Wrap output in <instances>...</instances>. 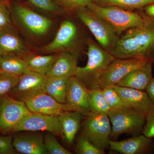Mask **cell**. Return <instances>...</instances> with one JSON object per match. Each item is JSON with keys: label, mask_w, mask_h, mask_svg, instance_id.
Instances as JSON below:
<instances>
[{"label": "cell", "mask_w": 154, "mask_h": 154, "mask_svg": "<svg viewBox=\"0 0 154 154\" xmlns=\"http://www.w3.org/2000/svg\"><path fill=\"white\" fill-rule=\"evenodd\" d=\"M142 15L143 24L127 30L119 37L112 53L116 58H149L150 51L154 44V18L146 14Z\"/></svg>", "instance_id": "1"}, {"label": "cell", "mask_w": 154, "mask_h": 154, "mask_svg": "<svg viewBox=\"0 0 154 154\" xmlns=\"http://www.w3.org/2000/svg\"><path fill=\"white\" fill-rule=\"evenodd\" d=\"M88 46L87 64L84 67L78 66L74 76L90 90L100 88L101 76L116 58L91 39L88 40Z\"/></svg>", "instance_id": "2"}, {"label": "cell", "mask_w": 154, "mask_h": 154, "mask_svg": "<svg viewBox=\"0 0 154 154\" xmlns=\"http://www.w3.org/2000/svg\"><path fill=\"white\" fill-rule=\"evenodd\" d=\"M78 17L90 30L100 46L112 54L119 37L113 27L88 8L77 10Z\"/></svg>", "instance_id": "3"}, {"label": "cell", "mask_w": 154, "mask_h": 154, "mask_svg": "<svg viewBox=\"0 0 154 154\" xmlns=\"http://www.w3.org/2000/svg\"><path fill=\"white\" fill-rule=\"evenodd\" d=\"M88 8L109 23L119 36L124 31L140 26L143 23L142 14L126 11L116 6H100L93 2Z\"/></svg>", "instance_id": "4"}, {"label": "cell", "mask_w": 154, "mask_h": 154, "mask_svg": "<svg viewBox=\"0 0 154 154\" xmlns=\"http://www.w3.org/2000/svg\"><path fill=\"white\" fill-rule=\"evenodd\" d=\"M108 116L112 124L111 137L125 133L142 132L145 123L146 116L130 107L111 109Z\"/></svg>", "instance_id": "5"}, {"label": "cell", "mask_w": 154, "mask_h": 154, "mask_svg": "<svg viewBox=\"0 0 154 154\" xmlns=\"http://www.w3.org/2000/svg\"><path fill=\"white\" fill-rule=\"evenodd\" d=\"M108 115L91 112L82 124L83 134L86 135L94 145L104 149L109 146L111 126Z\"/></svg>", "instance_id": "6"}, {"label": "cell", "mask_w": 154, "mask_h": 154, "mask_svg": "<svg viewBox=\"0 0 154 154\" xmlns=\"http://www.w3.org/2000/svg\"><path fill=\"white\" fill-rule=\"evenodd\" d=\"M151 60L147 57L116 58L101 76L99 88L102 90L106 87L117 85L130 72L141 67Z\"/></svg>", "instance_id": "7"}, {"label": "cell", "mask_w": 154, "mask_h": 154, "mask_svg": "<svg viewBox=\"0 0 154 154\" xmlns=\"http://www.w3.org/2000/svg\"><path fill=\"white\" fill-rule=\"evenodd\" d=\"M31 113L22 101L10 96H3L0 106V131H12Z\"/></svg>", "instance_id": "8"}, {"label": "cell", "mask_w": 154, "mask_h": 154, "mask_svg": "<svg viewBox=\"0 0 154 154\" xmlns=\"http://www.w3.org/2000/svg\"><path fill=\"white\" fill-rule=\"evenodd\" d=\"M47 131L60 136L58 116L31 113L24 118L12 131Z\"/></svg>", "instance_id": "9"}, {"label": "cell", "mask_w": 154, "mask_h": 154, "mask_svg": "<svg viewBox=\"0 0 154 154\" xmlns=\"http://www.w3.org/2000/svg\"><path fill=\"white\" fill-rule=\"evenodd\" d=\"M22 102L33 113L58 116L67 110H74L69 105L59 103L44 92L28 97Z\"/></svg>", "instance_id": "10"}, {"label": "cell", "mask_w": 154, "mask_h": 154, "mask_svg": "<svg viewBox=\"0 0 154 154\" xmlns=\"http://www.w3.org/2000/svg\"><path fill=\"white\" fill-rule=\"evenodd\" d=\"M78 37L76 25L72 21L65 20L61 24L53 40L43 48L42 51L48 54L73 51Z\"/></svg>", "instance_id": "11"}, {"label": "cell", "mask_w": 154, "mask_h": 154, "mask_svg": "<svg viewBox=\"0 0 154 154\" xmlns=\"http://www.w3.org/2000/svg\"><path fill=\"white\" fill-rule=\"evenodd\" d=\"M47 79L45 75L30 71L20 76L18 84L9 94L12 98L23 101L36 94L45 93Z\"/></svg>", "instance_id": "12"}, {"label": "cell", "mask_w": 154, "mask_h": 154, "mask_svg": "<svg viewBox=\"0 0 154 154\" xmlns=\"http://www.w3.org/2000/svg\"><path fill=\"white\" fill-rule=\"evenodd\" d=\"M15 11L19 21L28 30L35 35H44L47 33L52 25L50 19L23 6H16Z\"/></svg>", "instance_id": "13"}, {"label": "cell", "mask_w": 154, "mask_h": 154, "mask_svg": "<svg viewBox=\"0 0 154 154\" xmlns=\"http://www.w3.org/2000/svg\"><path fill=\"white\" fill-rule=\"evenodd\" d=\"M66 104L83 116H86L91 112L89 103L88 90L75 76L70 78Z\"/></svg>", "instance_id": "14"}, {"label": "cell", "mask_w": 154, "mask_h": 154, "mask_svg": "<svg viewBox=\"0 0 154 154\" xmlns=\"http://www.w3.org/2000/svg\"><path fill=\"white\" fill-rule=\"evenodd\" d=\"M128 107L146 115L154 105L146 92L116 85L113 86Z\"/></svg>", "instance_id": "15"}, {"label": "cell", "mask_w": 154, "mask_h": 154, "mask_svg": "<svg viewBox=\"0 0 154 154\" xmlns=\"http://www.w3.org/2000/svg\"><path fill=\"white\" fill-rule=\"evenodd\" d=\"M110 149L124 154H143L152 152L154 142L143 134L120 141L110 140Z\"/></svg>", "instance_id": "16"}, {"label": "cell", "mask_w": 154, "mask_h": 154, "mask_svg": "<svg viewBox=\"0 0 154 154\" xmlns=\"http://www.w3.org/2000/svg\"><path fill=\"white\" fill-rule=\"evenodd\" d=\"M27 53V45L11 25L0 28V57L9 54L21 57Z\"/></svg>", "instance_id": "17"}, {"label": "cell", "mask_w": 154, "mask_h": 154, "mask_svg": "<svg viewBox=\"0 0 154 154\" xmlns=\"http://www.w3.org/2000/svg\"><path fill=\"white\" fill-rule=\"evenodd\" d=\"M78 55L73 51L58 53L57 57L46 76L48 78H71L76 71Z\"/></svg>", "instance_id": "18"}, {"label": "cell", "mask_w": 154, "mask_h": 154, "mask_svg": "<svg viewBox=\"0 0 154 154\" xmlns=\"http://www.w3.org/2000/svg\"><path fill=\"white\" fill-rule=\"evenodd\" d=\"M154 63L151 60L143 66L130 72L117 84V85L146 91L152 78V66Z\"/></svg>", "instance_id": "19"}, {"label": "cell", "mask_w": 154, "mask_h": 154, "mask_svg": "<svg viewBox=\"0 0 154 154\" xmlns=\"http://www.w3.org/2000/svg\"><path fill=\"white\" fill-rule=\"evenodd\" d=\"M83 115L76 110H67L59 116L60 136L68 144H71L81 126Z\"/></svg>", "instance_id": "20"}, {"label": "cell", "mask_w": 154, "mask_h": 154, "mask_svg": "<svg viewBox=\"0 0 154 154\" xmlns=\"http://www.w3.org/2000/svg\"><path fill=\"white\" fill-rule=\"evenodd\" d=\"M14 149L25 154L48 153L44 144V139L40 135L26 134L14 137L13 141Z\"/></svg>", "instance_id": "21"}, {"label": "cell", "mask_w": 154, "mask_h": 154, "mask_svg": "<svg viewBox=\"0 0 154 154\" xmlns=\"http://www.w3.org/2000/svg\"><path fill=\"white\" fill-rule=\"evenodd\" d=\"M58 54L38 55L27 53L21 57L25 61L30 71L45 75L57 57Z\"/></svg>", "instance_id": "22"}, {"label": "cell", "mask_w": 154, "mask_h": 154, "mask_svg": "<svg viewBox=\"0 0 154 154\" xmlns=\"http://www.w3.org/2000/svg\"><path fill=\"white\" fill-rule=\"evenodd\" d=\"M71 78L47 77L45 85V93L59 103L66 104L67 92Z\"/></svg>", "instance_id": "23"}, {"label": "cell", "mask_w": 154, "mask_h": 154, "mask_svg": "<svg viewBox=\"0 0 154 154\" xmlns=\"http://www.w3.org/2000/svg\"><path fill=\"white\" fill-rule=\"evenodd\" d=\"M0 70L18 76L30 71L23 59L15 54H9L0 57Z\"/></svg>", "instance_id": "24"}, {"label": "cell", "mask_w": 154, "mask_h": 154, "mask_svg": "<svg viewBox=\"0 0 154 154\" xmlns=\"http://www.w3.org/2000/svg\"><path fill=\"white\" fill-rule=\"evenodd\" d=\"M89 103L91 112L108 115L111 110L100 88L88 90Z\"/></svg>", "instance_id": "25"}, {"label": "cell", "mask_w": 154, "mask_h": 154, "mask_svg": "<svg viewBox=\"0 0 154 154\" xmlns=\"http://www.w3.org/2000/svg\"><path fill=\"white\" fill-rule=\"evenodd\" d=\"M100 6H114L128 9L140 8L154 3V0H96Z\"/></svg>", "instance_id": "26"}, {"label": "cell", "mask_w": 154, "mask_h": 154, "mask_svg": "<svg viewBox=\"0 0 154 154\" xmlns=\"http://www.w3.org/2000/svg\"><path fill=\"white\" fill-rule=\"evenodd\" d=\"M76 150L78 153L81 154H105L104 149L94 145L83 134L77 139Z\"/></svg>", "instance_id": "27"}, {"label": "cell", "mask_w": 154, "mask_h": 154, "mask_svg": "<svg viewBox=\"0 0 154 154\" xmlns=\"http://www.w3.org/2000/svg\"><path fill=\"white\" fill-rule=\"evenodd\" d=\"M20 76L0 70V97L7 96L19 82Z\"/></svg>", "instance_id": "28"}, {"label": "cell", "mask_w": 154, "mask_h": 154, "mask_svg": "<svg viewBox=\"0 0 154 154\" xmlns=\"http://www.w3.org/2000/svg\"><path fill=\"white\" fill-rule=\"evenodd\" d=\"M102 90L105 99L111 109L129 107L115 91L113 86L106 87Z\"/></svg>", "instance_id": "29"}, {"label": "cell", "mask_w": 154, "mask_h": 154, "mask_svg": "<svg viewBox=\"0 0 154 154\" xmlns=\"http://www.w3.org/2000/svg\"><path fill=\"white\" fill-rule=\"evenodd\" d=\"M54 135L51 133L45 137L44 144L48 153L50 154H71V152L61 145Z\"/></svg>", "instance_id": "30"}, {"label": "cell", "mask_w": 154, "mask_h": 154, "mask_svg": "<svg viewBox=\"0 0 154 154\" xmlns=\"http://www.w3.org/2000/svg\"><path fill=\"white\" fill-rule=\"evenodd\" d=\"M56 2L62 8L69 10H78L88 8L93 0H55Z\"/></svg>", "instance_id": "31"}, {"label": "cell", "mask_w": 154, "mask_h": 154, "mask_svg": "<svg viewBox=\"0 0 154 154\" xmlns=\"http://www.w3.org/2000/svg\"><path fill=\"white\" fill-rule=\"evenodd\" d=\"M29 2L38 8L51 13L61 12L60 6L52 0H28Z\"/></svg>", "instance_id": "32"}, {"label": "cell", "mask_w": 154, "mask_h": 154, "mask_svg": "<svg viewBox=\"0 0 154 154\" xmlns=\"http://www.w3.org/2000/svg\"><path fill=\"white\" fill-rule=\"evenodd\" d=\"M142 132L146 137H154V105L146 115L145 123Z\"/></svg>", "instance_id": "33"}, {"label": "cell", "mask_w": 154, "mask_h": 154, "mask_svg": "<svg viewBox=\"0 0 154 154\" xmlns=\"http://www.w3.org/2000/svg\"><path fill=\"white\" fill-rule=\"evenodd\" d=\"M14 148L11 136L0 137V154L14 153Z\"/></svg>", "instance_id": "34"}, {"label": "cell", "mask_w": 154, "mask_h": 154, "mask_svg": "<svg viewBox=\"0 0 154 154\" xmlns=\"http://www.w3.org/2000/svg\"><path fill=\"white\" fill-rule=\"evenodd\" d=\"M11 14L4 3H0V28L11 25Z\"/></svg>", "instance_id": "35"}, {"label": "cell", "mask_w": 154, "mask_h": 154, "mask_svg": "<svg viewBox=\"0 0 154 154\" xmlns=\"http://www.w3.org/2000/svg\"><path fill=\"white\" fill-rule=\"evenodd\" d=\"M146 93L154 104V78H153L151 81L146 90Z\"/></svg>", "instance_id": "36"}, {"label": "cell", "mask_w": 154, "mask_h": 154, "mask_svg": "<svg viewBox=\"0 0 154 154\" xmlns=\"http://www.w3.org/2000/svg\"><path fill=\"white\" fill-rule=\"evenodd\" d=\"M145 11L147 15L154 18V3L146 6Z\"/></svg>", "instance_id": "37"}, {"label": "cell", "mask_w": 154, "mask_h": 154, "mask_svg": "<svg viewBox=\"0 0 154 154\" xmlns=\"http://www.w3.org/2000/svg\"><path fill=\"white\" fill-rule=\"evenodd\" d=\"M149 58L154 61V44L150 51L149 54Z\"/></svg>", "instance_id": "38"}, {"label": "cell", "mask_w": 154, "mask_h": 154, "mask_svg": "<svg viewBox=\"0 0 154 154\" xmlns=\"http://www.w3.org/2000/svg\"><path fill=\"white\" fill-rule=\"evenodd\" d=\"M5 2V0H0V3H4Z\"/></svg>", "instance_id": "39"}, {"label": "cell", "mask_w": 154, "mask_h": 154, "mask_svg": "<svg viewBox=\"0 0 154 154\" xmlns=\"http://www.w3.org/2000/svg\"><path fill=\"white\" fill-rule=\"evenodd\" d=\"M0 106H1V101H0Z\"/></svg>", "instance_id": "40"}]
</instances>
